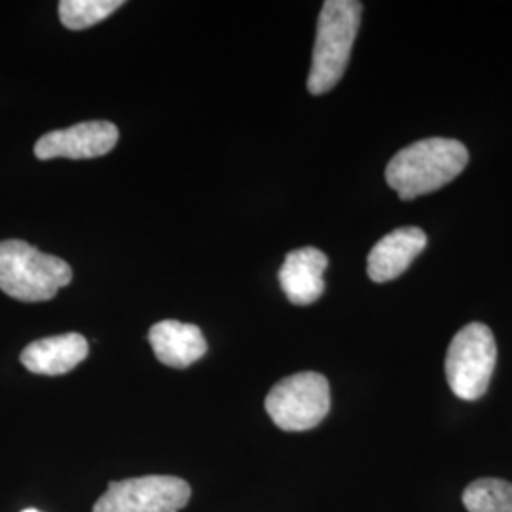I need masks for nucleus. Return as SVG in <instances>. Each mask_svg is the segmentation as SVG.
<instances>
[{
	"mask_svg": "<svg viewBox=\"0 0 512 512\" xmlns=\"http://www.w3.org/2000/svg\"><path fill=\"white\" fill-rule=\"evenodd\" d=\"M264 406L279 429L310 431L330 412L329 382L317 372H298L275 384Z\"/></svg>",
	"mask_w": 512,
	"mask_h": 512,
	"instance_id": "nucleus-5",
	"label": "nucleus"
},
{
	"mask_svg": "<svg viewBox=\"0 0 512 512\" xmlns=\"http://www.w3.org/2000/svg\"><path fill=\"white\" fill-rule=\"evenodd\" d=\"M73 281L71 266L21 239L0 241V291L21 302L52 300Z\"/></svg>",
	"mask_w": 512,
	"mask_h": 512,
	"instance_id": "nucleus-3",
	"label": "nucleus"
},
{
	"mask_svg": "<svg viewBox=\"0 0 512 512\" xmlns=\"http://www.w3.org/2000/svg\"><path fill=\"white\" fill-rule=\"evenodd\" d=\"M23 512H40V511H37V509H25V511Z\"/></svg>",
	"mask_w": 512,
	"mask_h": 512,
	"instance_id": "nucleus-14",
	"label": "nucleus"
},
{
	"mask_svg": "<svg viewBox=\"0 0 512 512\" xmlns=\"http://www.w3.org/2000/svg\"><path fill=\"white\" fill-rule=\"evenodd\" d=\"M156 359L171 368H188L207 353V342L196 325L181 321H160L148 332Z\"/></svg>",
	"mask_w": 512,
	"mask_h": 512,
	"instance_id": "nucleus-11",
	"label": "nucleus"
},
{
	"mask_svg": "<svg viewBox=\"0 0 512 512\" xmlns=\"http://www.w3.org/2000/svg\"><path fill=\"white\" fill-rule=\"evenodd\" d=\"M118 128L107 120L82 122L73 128L57 129L42 135L35 145L38 160H88L109 154L118 143Z\"/></svg>",
	"mask_w": 512,
	"mask_h": 512,
	"instance_id": "nucleus-7",
	"label": "nucleus"
},
{
	"mask_svg": "<svg viewBox=\"0 0 512 512\" xmlns=\"http://www.w3.org/2000/svg\"><path fill=\"white\" fill-rule=\"evenodd\" d=\"M427 247V236L418 226H403L380 239L366 260L368 277L387 283L403 275L416 256Z\"/></svg>",
	"mask_w": 512,
	"mask_h": 512,
	"instance_id": "nucleus-8",
	"label": "nucleus"
},
{
	"mask_svg": "<svg viewBox=\"0 0 512 512\" xmlns=\"http://www.w3.org/2000/svg\"><path fill=\"white\" fill-rule=\"evenodd\" d=\"M361 14L363 4L357 0H327L323 4L308 76L311 95L330 92L342 80L361 27Z\"/></svg>",
	"mask_w": 512,
	"mask_h": 512,
	"instance_id": "nucleus-2",
	"label": "nucleus"
},
{
	"mask_svg": "<svg viewBox=\"0 0 512 512\" xmlns=\"http://www.w3.org/2000/svg\"><path fill=\"white\" fill-rule=\"evenodd\" d=\"M469 164V150L456 139L433 137L399 150L385 169V181L408 202L452 183Z\"/></svg>",
	"mask_w": 512,
	"mask_h": 512,
	"instance_id": "nucleus-1",
	"label": "nucleus"
},
{
	"mask_svg": "<svg viewBox=\"0 0 512 512\" xmlns=\"http://www.w3.org/2000/svg\"><path fill=\"white\" fill-rule=\"evenodd\" d=\"M469 512H512V484L503 478H478L463 492Z\"/></svg>",
	"mask_w": 512,
	"mask_h": 512,
	"instance_id": "nucleus-12",
	"label": "nucleus"
},
{
	"mask_svg": "<svg viewBox=\"0 0 512 512\" xmlns=\"http://www.w3.org/2000/svg\"><path fill=\"white\" fill-rule=\"evenodd\" d=\"M88 351L86 338L78 332H69L29 344L21 353V363L33 374L61 376L80 365L88 357Z\"/></svg>",
	"mask_w": 512,
	"mask_h": 512,
	"instance_id": "nucleus-10",
	"label": "nucleus"
},
{
	"mask_svg": "<svg viewBox=\"0 0 512 512\" xmlns=\"http://www.w3.org/2000/svg\"><path fill=\"white\" fill-rule=\"evenodd\" d=\"M497 363L494 334L482 323L459 330L446 353V380L461 401L486 395Z\"/></svg>",
	"mask_w": 512,
	"mask_h": 512,
	"instance_id": "nucleus-4",
	"label": "nucleus"
},
{
	"mask_svg": "<svg viewBox=\"0 0 512 512\" xmlns=\"http://www.w3.org/2000/svg\"><path fill=\"white\" fill-rule=\"evenodd\" d=\"M122 6V0H61L59 19L67 29L82 31L109 18Z\"/></svg>",
	"mask_w": 512,
	"mask_h": 512,
	"instance_id": "nucleus-13",
	"label": "nucleus"
},
{
	"mask_svg": "<svg viewBox=\"0 0 512 512\" xmlns=\"http://www.w3.org/2000/svg\"><path fill=\"white\" fill-rule=\"evenodd\" d=\"M329 258L315 249L302 247L285 256L279 270V283L285 296L296 306H310L325 293V270Z\"/></svg>",
	"mask_w": 512,
	"mask_h": 512,
	"instance_id": "nucleus-9",
	"label": "nucleus"
},
{
	"mask_svg": "<svg viewBox=\"0 0 512 512\" xmlns=\"http://www.w3.org/2000/svg\"><path fill=\"white\" fill-rule=\"evenodd\" d=\"M190 495V484L179 476H139L110 482L93 512H179Z\"/></svg>",
	"mask_w": 512,
	"mask_h": 512,
	"instance_id": "nucleus-6",
	"label": "nucleus"
}]
</instances>
